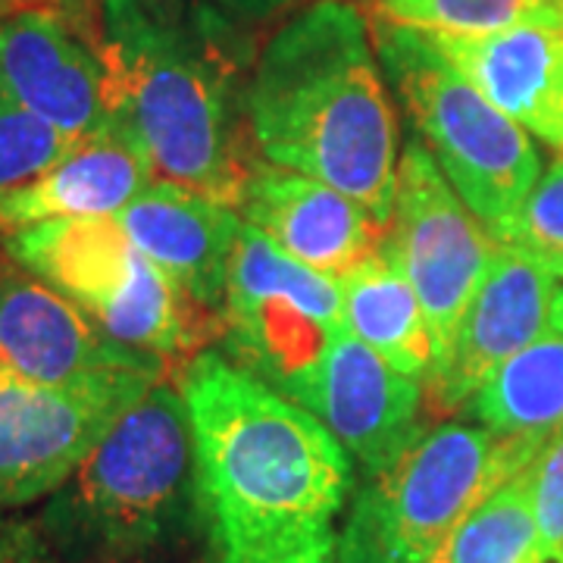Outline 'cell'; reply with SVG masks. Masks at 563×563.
<instances>
[{"label": "cell", "instance_id": "obj_1", "mask_svg": "<svg viewBox=\"0 0 563 563\" xmlns=\"http://www.w3.org/2000/svg\"><path fill=\"white\" fill-rule=\"evenodd\" d=\"M207 563H335L351 454L310 410L220 354L181 373Z\"/></svg>", "mask_w": 563, "mask_h": 563}, {"label": "cell", "instance_id": "obj_10", "mask_svg": "<svg viewBox=\"0 0 563 563\" xmlns=\"http://www.w3.org/2000/svg\"><path fill=\"white\" fill-rule=\"evenodd\" d=\"M154 385H41L0 366V507L51 498Z\"/></svg>", "mask_w": 563, "mask_h": 563}, {"label": "cell", "instance_id": "obj_18", "mask_svg": "<svg viewBox=\"0 0 563 563\" xmlns=\"http://www.w3.org/2000/svg\"><path fill=\"white\" fill-rule=\"evenodd\" d=\"M154 163L139 139L110 120L103 129L79 139L38 179L0 201V232L44 220L117 217L154 181Z\"/></svg>", "mask_w": 563, "mask_h": 563}, {"label": "cell", "instance_id": "obj_25", "mask_svg": "<svg viewBox=\"0 0 563 563\" xmlns=\"http://www.w3.org/2000/svg\"><path fill=\"white\" fill-rule=\"evenodd\" d=\"M532 483V510L539 529V558L554 563L563 554V429L551 435L529 463Z\"/></svg>", "mask_w": 563, "mask_h": 563}, {"label": "cell", "instance_id": "obj_27", "mask_svg": "<svg viewBox=\"0 0 563 563\" xmlns=\"http://www.w3.org/2000/svg\"><path fill=\"white\" fill-rule=\"evenodd\" d=\"M213 3L242 20H269L282 10H291L298 0H213Z\"/></svg>", "mask_w": 563, "mask_h": 563}, {"label": "cell", "instance_id": "obj_24", "mask_svg": "<svg viewBox=\"0 0 563 563\" xmlns=\"http://www.w3.org/2000/svg\"><path fill=\"white\" fill-rule=\"evenodd\" d=\"M498 244L520 247L563 279V154L539 176L517 217L495 235Z\"/></svg>", "mask_w": 563, "mask_h": 563}, {"label": "cell", "instance_id": "obj_26", "mask_svg": "<svg viewBox=\"0 0 563 563\" xmlns=\"http://www.w3.org/2000/svg\"><path fill=\"white\" fill-rule=\"evenodd\" d=\"M0 563H66L38 523L0 517Z\"/></svg>", "mask_w": 563, "mask_h": 563}, {"label": "cell", "instance_id": "obj_4", "mask_svg": "<svg viewBox=\"0 0 563 563\" xmlns=\"http://www.w3.org/2000/svg\"><path fill=\"white\" fill-rule=\"evenodd\" d=\"M191 520V420L179 385L163 379L47 498L38 526L66 563H151Z\"/></svg>", "mask_w": 563, "mask_h": 563}, {"label": "cell", "instance_id": "obj_6", "mask_svg": "<svg viewBox=\"0 0 563 563\" xmlns=\"http://www.w3.org/2000/svg\"><path fill=\"white\" fill-rule=\"evenodd\" d=\"M542 448L485 426L442 422L354 495L335 563H429L488 492L529 470Z\"/></svg>", "mask_w": 563, "mask_h": 563}, {"label": "cell", "instance_id": "obj_5", "mask_svg": "<svg viewBox=\"0 0 563 563\" xmlns=\"http://www.w3.org/2000/svg\"><path fill=\"white\" fill-rule=\"evenodd\" d=\"M385 79L435 157L444 179L492 232L517 217L542 176L529 132L504 117L420 29L369 22Z\"/></svg>", "mask_w": 563, "mask_h": 563}, {"label": "cell", "instance_id": "obj_22", "mask_svg": "<svg viewBox=\"0 0 563 563\" xmlns=\"http://www.w3.org/2000/svg\"><path fill=\"white\" fill-rule=\"evenodd\" d=\"M376 10L388 22L454 38H479L536 22H563V3L551 0H376Z\"/></svg>", "mask_w": 563, "mask_h": 563}, {"label": "cell", "instance_id": "obj_7", "mask_svg": "<svg viewBox=\"0 0 563 563\" xmlns=\"http://www.w3.org/2000/svg\"><path fill=\"white\" fill-rule=\"evenodd\" d=\"M25 273L57 288L117 342L161 361H191L222 320L198 317V303L141 254L117 217L44 220L7 235Z\"/></svg>", "mask_w": 563, "mask_h": 563}, {"label": "cell", "instance_id": "obj_31", "mask_svg": "<svg viewBox=\"0 0 563 563\" xmlns=\"http://www.w3.org/2000/svg\"><path fill=\"white\" fill-rule=\"evenodd\" d=\"M551 3H563V0H551Z\"/></svg>", "mask_w": 563, "mask_h": 563}, {"label": "cell", "instance_id": "obj_12", "mask_svg": "<svg viewBox=\"0 0 563 563\" xmlns=\"http://www.w3.org/2000/svg\"><path fill=\"white\" fill-rule=\"evenodd\" d=\"M0 366L41 385L166 379V361L117 342L79 303L25 273H0Z\"/></svg>", "mask_w": 563, "mask_h": 563}, {"label": "cell", "instance_id": "obj_13", "mask_svg": "<svg viewBox=\"0 0 563 563\" xmlns=\"http://www.w3.org/2000/svg\"><path fill=\"white\" fill-rule=\"evenodd\" d=\"M558 276L520 247L498 244L488 276L463 313L451 351L426 376V404L432 413H451L473 401L479 385L532 344L551 325Z\"/></svg>", "mask_w": 563, "mask_h": 563}, {"label": "cell", "instance_id": "obj_23", "mask_svg": "<svg viewBox=\"0 0 563 563\" xmlns=\"http://www.w3.org/2000/svg\"><path fill=\"white\" fill-rule=\"evenodd\" d=\"M76 141H69L35 113H29L0 85V201L20 191L22 185L38 179Z\"/></svg>", "mask_w": 563, "mask_h": 563}, {"label": "cell", "instance_id": "obj_11", "mask_svg": "<svg viewBox=\"0 0 563 563\" xmlns=\"http://www.w3.org/2000/svg\"><path fill=\"white\" fill-rule=\"evenodd\" d=\"M342 442L366 476H379L422 439L420 379L404 376L351 332L282 385Z\"/></svg>", "mask_w": 563, "mask_h": 563}, {"label": "cell", "instance_id": "obj_29", "mask_svg": "<svg viewBox=\"0 0 563 563\" xmlns=\"http://www.w3.org/2000/svg\"><path fill=\"white\" fill-rule=\"evenodd\" d=\"M429 563H448V554H444V548L442 551H439V554H435V558H432V561Z\"/></svg>", "mask_w": 563, "mask_h": 563}, {"label": "cell", "instance_id": "obj_15", "mask_svg": "<svg viewBox=\"0 0 563 563\" xmlns=\"http://www.w3.org/2000/svg\"><path fill=\"white\" fill-rule=\"evenodd\" d=\"M117 222L191 301L222 320L229 266L244 222L239 210L176 181H151Z\"/></svg>", "mask_w": 563, "mask_h": 563}, {"label": "cell", "instance_id": "obj_3", "mask_svg": "<svg viewBox=\"0 0 563 563\" xmlns=\"http://www.w3.org/2000/svg\"><path fill=\"white\" fill-rule=\"evenodd\" d=\"M247 120L261 157L339 188L385 232L398 120L373 29L351 0H310L266 41Z\"/></svg>", "mask_w": 563, "mask_h": 563}, {"label": "cell", "instance_id": "obj_21", "mask_svg": "<svg viewBox=\"0 0 563 563\" xmlns=\"http://www.w3.org/2000/svg\"><path fill=\"white\" fill-rule=\"evenodd\" d=\"M448 563H529L539 558L529 470L476 504L444 544Z\"/></svg>", "mask_w": 563, "mask_h": 563}, {"label": "cell", "instance_id": "obj_20", "mask_svg": "<svg viewBox=\"0 0 563 563\" xmlns=\"http://www.w3.org/2000/svg\"><path fill=\"white\" fill-rule=\"evenodd\" d=\"M473 413L507 442L544 448L563 429V332L548 329L473 395Z\"/></svg>", "mask_w": 563, "mask_h": 563}, {"label": "cell", "instance_id": "obj_9", "mask_svg": "<svg viewBox=\"0 0 563 563\" xmlns=\"http://www.w3.org/2000/svg\"><path fill=\"white\" fill-rule=\"evenodd\" d=\"M344 325L342 285L244 222L229 266L222 335L266 385H285L320 357Z\"/></svg>", "mask_w": 563, "mask_h": 563}, {"label": "cell", "instance_id": "obj_16", "mask_svg": "<svg viewBox=\"0 0 563 563\" xmlns=\"http://www.w3.org/2000/svg\"><path fill=\"white\" fill-rule=\"evenodd\" d=\"M239 213L291 257L335 279L383 242V229L354 198L285 166L254 169Z\"/></svg>", "mask_w": 563, "mask_h": 563}, {"label": "cell", "instance_id": "obj_2", "mask_svg": "<svg viewBox=\"0 0 563 563\" xmlns=\"http://www.w3.org/2000/svg\"><path fill=\"white\" fill-rule=\"evenodd\" d=\"M113 120L154 173L239 210L254 176L244 44L213 0H103Z\"/></svg>", "mask_w": 563, "mask_h": 563}, {"label": "cell", "instance_id": "obj_30", "mask_svg": "<svg viewBox=\"0 0 563 563\" xmlns=\"http://www.w3.org/2000/svg\"><path fill=\"white\" fill-rule=\"evenodd\" d=\"M554 563H563V554H561V558H558V561H554Z\"/></svg>", "mask_w": 563, "mask_h": 563}, {"label": "cell", "instance_id": "obj_28", "mask_svg": "<svg viewBox=\"0 0 563 563\" xmlns=\"http://www.w3.org/2000/svg\"><path fill=\"white\" fill-rule=\"evenodd\" d=\"M551 329L563 332V288L554 291V303H551Z\"/></svg>", "mask_w": 563, "mask_h": 563}, {"label": "cell", "instance_id": "obj_17", "mask_svg": "<svg viewBox=\"0 0 563 563\" xmlns=\"http://www.w3.org/2000/svg\"><path fill=\"white\" fill-rule=\"evenodd\" d=\"M432 41L504 117L563 154V22L517 25L479 38L432 35Z\"/></svg>", "mask_w": 563, "mask_h": 563}, {"label": "cell", "instance_id": "obj_19", "mask_svg": "<svg viewBox=\"0 0 563 563\" xmlns=\"http://www.w3.org/2000/svg\"><path fill=\"white\" fill-rule=\"evenodd\" d=\"M339 285L347 332L404 376L426 379L435 363V347L420 298L401 266L376 247L339 276Z\"/></svg>", "mask_w": 563, "mask_h": 563}, {"label": "cell", "instance_id": "obj_8", "mask_svg": "<svg viewBox=\"0 0 563 563\" xmlns=\"http://www.w3.org/2000/svg\"><path fill=\"white\" fill-rule=\"evenodd\" d=\"M379 247L401 266L420 298L432 332L435 369L448 357L463 313L488 276L498 242L461 201L422 141H407L398 157L391 220Z\"/></svg>", "mask_w": 563, "mask_h": 563}, {"label": "cell", "instance_id": "obj_14", "mask_svg": "<svg viewBox=\"0 0 563 563\" xmlns=\"http://www.w3.org/2000/svg\"><path fill=\"white\" fill-rule=\"evenodd\" d=\"M0 85L69 141L113 120L101 54L47 10L0 20Z\"/></svg>", "mask_w": 563, "mask_h": 563}]
</instances>
